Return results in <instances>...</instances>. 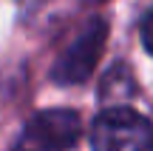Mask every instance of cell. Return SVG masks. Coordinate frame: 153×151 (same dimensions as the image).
I'll use <instances>...</instances> for the list:
<instances>
[{
	"instance_id": "obj_4",
	"label": "cell",
	"mask_w": 153,
	"mask_h": 151,
	"mask_svg": "<svg viewBox=\"0 0 153 151\" xmlns=\"http://www.w3.org/2000/svg\"><path fill=\"white\" fill-rule=\"evenodd\" d=\"M139 34H142V43L148 49V54L153 57V9L142 17V26H139Z\"/></svg>"
},
{
	"instance_id": "obj_2",
	"label": "cell",
	"mask_w": 153,
	"mask_h": 151,
	"mask_svg": "<svg viewBox=\"0 0 153 151\" xmlns=\"http://www.w3.org/2000/svg\"><path fill=\"white\" fill-rule=\"evenodd\" d=\"M82 137V120L74 108L37 111L14 140V151H68Z\"/></svg>"
},
{
	"instance_id": "obj_1",
	"label": "cell",
	"mask_w": 153,
	"mask_h": 151,
	"mask_svg": "<svg viewBox=\"0 0 153 151\" xmlns=\"http://www.w3.org/2000/svg\"><path fill=\"white\" fill-rule=\"evenodd\" d=\"M94 151H153V125L128 106L105 108L91 125Z\"/></svg>"
},
{
	"instance_id": "obj_3",
	"label": "cell",
	"mask_w": 153,
	"mask_h": 151,
	"mask_svg": "<svg viewBox=\"0 0 153 151\" xmlns=\"http://www.w3.org/2000/svg\"><path fill=\"white\" fill-rule=\"evenodd\" d=\"M105 43H108V23L102 17H91L82 26V32L74 37V43L57 57L54 68H51V80L60 86L85 83L102 57Z\"/></svg>"
}]
</instances>
